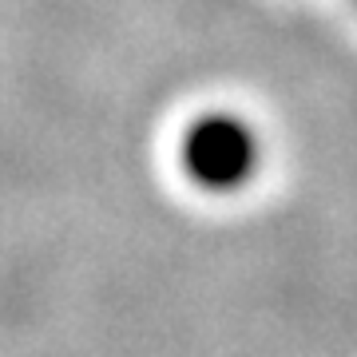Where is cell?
Masks as SVG:
<instances>
[{"mask_svg": "<svg viewBox=\"0 0 357 357\" xmlns=\"http://www.w3.org/2000/svg\"><path fill=\"white\" fill-rule=\"evenodd\" d=\"M183 163L199 187L234 191L258 163V143L238 115H203L183 139Z\"/></svg>", "mask_w": 357, "mask_h": 357, "instance_id": "1", "label": "cell"}]
</instances>
